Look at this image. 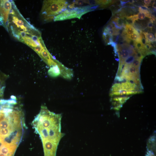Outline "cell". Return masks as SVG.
Instances as JSON below:
<instances>
[{"mask_svg": "<svg viewBox=\"0 0 156 156\" xmlns=\"http://www.w3.org/2000/svg\"><path fill=\"white\" fill-rule=\"evenodd\" d=\"M61 114L51 112L43 106L32 122L41 139L44 156H56L59 143L64 135L61 132Z\"/></svg>", "mask_w": 156, "mask_h": 156, "instance_id": "obj_1", "label": "cell"}, {"mask_svg": "<svg viewBox=\"0 0 156 156\" xmlns=\"http://www.w3.org/2000/svg\"><path fill=\"white\" fill-rule=\"evenodd\" d=\"M68 3L65 0H44L41 11L43 20L50 21L66 10Z\"/></svg>", "mask_w": 156, "mask_h": 156, "instance_id": "obj_2", "label": "cell"}, {"mask_svg": "<svg viewBox=\"0 0 156 156\" xmlns=\"http://www.w3.org/2000/svg\"><path fill=\"white\" fill-rule=\"evenodd\" d=\"M93 7L90 6L66 9L54 19V21H61L75 18H80L83 14L92 10Z\"/></svg>", "mask_w": 156, "mask_h": 156, "instance_id": "obj_3", "label": "cell"}, {"mask_svg": "<svg viewBox=\"0 0 156 156\" xmlns=\"http://www.w3.org/2000/svg\"><path fill=\"white\" fill-rule=\"evenodd\" d=\"M13 2L12 0H0V24L6 30L9 16Z\"/></svg>", "mask_w": 156, "mask_h": 156, "instance_id": "obj_4", "label": "cell"}, {"mask_svg": "<svg viewBox=\"0 0 156 156\" xmlns=\"http://www.w3.org/2000/svg\"><path fill=\"white\" fill-rule=\"evenodd\" d=\"M17 148L14 145L3 144L0 146V156H14Z\"/></svg>", "mask_w": 156, "mask_h": 156, "instance_id": "obj_5", "label": "cell"}, {"mask_svg": "<svg viewBox=\"0 0 156 156\" xmlns=\"http://www.w3.org/2000/svg\"><path fill=\"white\" fill-rule=\"evenodd\" d=\"M49 74L51 76L53 77H56L60 74V69L58 65L52 66L49 70Z\"/></svg>", "mask_w": 156, "mask_h": 156, "instance_id": "obj_6", "label": "cell"}, {"mask_svg": "<svg viewBox=\"0 0 156 156\" xmlns=\"http://www.w3.org/2000/svg\"><path fill=\"white\" fill-rule=\"evenodd\" d=\"M120 50V59L123 60L128 57L130 55L128 49L127 50L125 49H119Z\"/></svg>", "mask_w": 156, "mask_h": 156, "instance_id": "obj_7", "label": "cell"}, {"mask_svg": "<svg viewBox=\"0 0 156 156\" xmlns=\"http://www.w3.org/2000/svg\"><path fill=\"white\" fill-rule=\"evenodd\" d=\"M125 29L128 35H130L137 32L133 26L128 24L125 25Z\"/></svg>", "mask_w": 156, "mask_h": 156, "instance_id": "obj_8", "label": "cell"}, {"mask_svg": "<svg viewBox=\"0 0 156 156\" xmlns=\"http://www.w3.org/2000/svg\"><path fill=\"white\" fill-rule=\"evenodd\" d=\"M146 38L148 41L153 42L155 40L154 35L151 33H145Z\"/></svg>", "mask_w": 156, "mask_h": 156, "instance_id": "obj_9", "label": "cell"}, {"mask_svg": "<svg viewBox=\"0 0 156 156\" xmlns=\"http://www.w3.org/2000/svg\"><path fill=\"white\" fill-rule=\"evenodd\" d=\"M137 15L138 19L140 20L144 19L146 16L145 13L142 12H139Z\"/></svg>", "mask_w": 156, "mask_h": 156, "instance_id": "obj_10", "label": "cell"}, {"mask_svg": "<svg viewBox=\"0 0 156 156\" xmlns=\"http://www.w3.org/2000/svg\"><path fill=\"white\" fill-rule=\"evenodd\" d=\"M128 18L132 19L133 21L137 20L138 19L137 14L128 17Z\"/></svg>", "mask_w": 156, "mask_h": 156, "instance_id": "obj_11", "label": "cell"}, {"mask_svg": "<svg viewBox=\"0 0 156 156\" xmlns=\"http://www.w3.org/2000/svg\"><path fill=\"white\" fill-rule=\"evenodd\" d=\"M105 29L108 30L114 29V27L113 24H109L107 25L104 28Z\"/></svg>", "mask_w": 156, "mask_h": 156, "instance_id": "obj_12", "label": "cell"}, {"mask_svg": "<svg viewBox=\"0 0 156 156\" xmlns=\"http://www.w3.org/2000/svg\"><path fill=\"white\" fill-rule=\"evenodd\" d=\"M114 31L113 29H110V30H107V35L108 34L110 36H112L114 34Z\"/></svg>", "mask_w": 156, "mask_h": 156, "instance_id": "obj_13", "label": "cell"}, {"mask_svg": "<svg viewBox=\"0 0 156 156\" xmlns=\"http://www.w3.org/2000/svg\"><path fill=\"white\" fill-rule=\"evenodd\" d=\"M141 42L144 46L146 44V39L142 37L141 39Z\"/></svg>", "mask_w": 156, "mask_h": 156, "instance_id": "obj_14", "label": "cell"}, {"mask_svg": "<svg viewBox=\"0 0 156 156\" xmlns=\"http://www.w3.org/2000/svg\"><path fill=\"white\" fill-rule=\"evenodd\" d=\"M142 10L144 11H148V7L145 6H142L140 7Z\"/></svg>", "mask_w": 156, "mask_h": 156, "instance_id": "obj_15", "label": "cell"}, {"mask_svg": "<svg viewBox=\"0 0 156 156\" xmlns=\"http://www.w3.org/2000/svg\"><path fill=\"white\" fill-rule=\"evenodd\" d=\"M144 3L146 5L145 6L148 5L149 4L151 3V0H144Z\"/></svg>", "mask_w": 156, "mask_h": 156, "instance_id": "obj_16", "label": "cell"}, {"mask_svg": "<svg viewBox=\"0 0 156 156\" xmlns=\"http://www.w3.org/2000/svg\"><path fill=\"white\" fill-rule=\"evenodd\" d=\"M153 25L152 23L150 22H149L147 24V27L149 28H152Z\"/></svg>", "mask_w": 156, "mask_h": 156, "instance_id": "obj_17", "label": "cell"}, {"mask_svg": "<svg viewBox=\"0 0 156 156\" xmlns=\"http://www.w3.org/2000/svg\"><path fill=\"white\" fill-rule=\"evenodd\" d=\"M120 4L122 6H123L125 4H126L127 3L129 2V1H120Z\"/></svg>", "mask_w": 156, "mask_h": 156, "instance_id": "obj_18", "label": "cell"}, {"mask_svg": "<svg viewBox=\"0 0 156 156\" xmlns=\"http://www.w3.org/2000/svg\"><path fill=\"white\" fill-rule=\"evenodd\" d=\"M10 98L11 99L16 100V97L14 95H11L10 96Z\"/></svg>", "mask_w": 156, "mask_h": 156, "instance_id": "obj_19", "label": "cell"}, {"mask_svg": "<svg viewBox=\"0 0 156 156\" xmlns=\"http://www.w3.org/2000/svg\"><path fill=\"white\" fill-rule=\"evenodd\" d=\"M133 0H130L129 1V2L130 3H133L134 2Z\"/></svg>", "mask_w": 156, "mask_h": 156, "instance_id": "obj_20", "label": "cell"}]
</instances>
